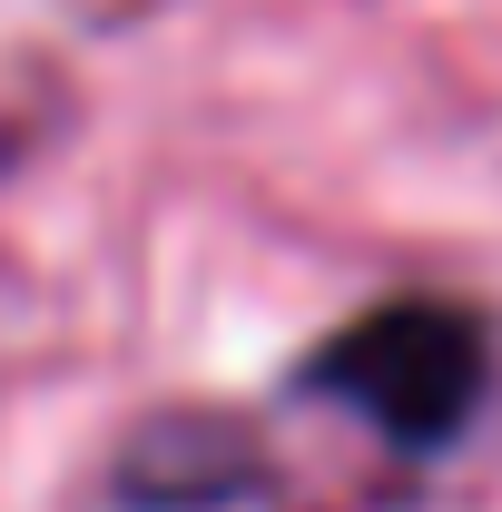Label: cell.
<instances>
[{"label": "cell", "mask_w": 502, "mask_h": 512, "mask_svg": "<svg viewBox=\"0 0 502 512\" xmlns=\"http://www.w3.org/2000/svg\"><path fill=\"white\" fill-rule=\"evenodd\" d=\"M483 384H493V335H483V316H463L443 296H404V306L355 316L306 365V394L365 414L394 453H443L473 424Z\"/></svg>", "instance_id": "cell-1"}]
</instances>
